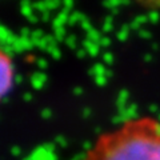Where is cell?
Listing matches in <instances>:
<instances>
[{
    "label": "cell",
    "mask_w": 160,
    "mask_h": 160,
    "mask_svg": "<svg viewBox=\"0 0 160 160\" xmlns=\"http://www.w3.org/2000/svg\"><path fill=\"white\" fill-rule=\"evenodd\" d=\"M82 160H160V122L139 116L99 135Z\"/></svg>",
    "instance_id": "cell-1"
},
{
    "label": "cell",
    "mask_w": 160,
    "mask_h": 160,
    "mask_svg": "<svg viewBox=\"0 0 160 160\" xmlns=\"http://www.w3.org/2000/svg\"><path fill=\"white\" fill-rule=\"evenodd\" d=\"M15 80V66L9 53L0 46V102L11 91Z\"/></svg>",
    "instance_id": "cell-2"
}]
</instances>
